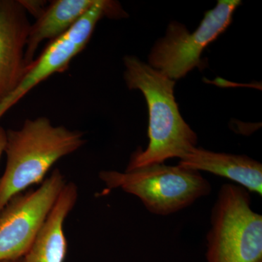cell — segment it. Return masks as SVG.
Here are the masks:
<instances>
[{
    "instance_id": "cell-1",
    "label": "cell",
    "mask_w": 262,
    "mask_h": 262,
    "mask_svg": "<svg viewBox=\"0 0 262 262\" xmlns=\"http://www.w3.org/2000/svg\"><path fill=\"white\" fill-rule=\"evenodd\" d=\"M124 80L129 90H139L145 98L149 113L145 149L130 156L126 170L182 158L196 146L198 136L183 118L174 96L175 81L134 56H125Z\"/></svg>"
},
{
    "instance_id": "cell-2",
    "label": "cell",
    "mask_w": 262,
    "mask_h": 262,
    "mask_svg": "<svg viewBox=\"0 0 262 262\" xmlns=\"http://www.w3.org/2000/svg\"><path fill=\"white\" fill-rule=\"evenodd\" d=\"M83 134L54 126L47 117L27 119L6 131V166L0 178V212L13 196L43 182L51 167L84 145Z\"/></svg>"
},
{
    "instance_id": "cell-3",
    "label": "cell",
    "mask_w": 262,
    "mask_h": 262,
    "mask_svg": "<svg viewBox=\"0 0 262 262\" xmlns=\"http://www.w3.org/2000/svg\"><path fill=\"white\" fill-rule=\"evenodd\" d=\"M206 262H262V215L251 208L250 192L225 184L212 207Z\"/></svg>"
},
{
    "instance_id": "cell-4",
    "label": "cell",
    "mask_w": 262,
    "mask_h": 262,
    "mask_svg": "<svg viewBox=\"0 0 262 262\" xmlns=\"http://www.w3.org/2000/svg\"><path fill=\"white\" fill-rule=\"evenodd\" d=\"M99 178L108 189H121L138 196L152 214L168 215L182 211L211 192L201 172L177 165L154 164L134 170H103Z\"/></svg>"
},
{
    "instance_id": "cell-5",
    "label": "cell",
    "mask_w": 262,
    "mask_h": 262,
    "mask_svg": "<svg viewBox=\"0 0 262 262\" xmlns=\"http://www.w3.org/2000/svg\"><path fill=\"white\" fill-rule=\"evenodd\" d=\"M241 4L239 0H220L214 8L206 12L193 32L179 22H170L165 35L151 48L148 64L174 81L194 68L202 69L203 51L227 30Z\"/></svg>"
},
{
    "instance_id": "cell-6",
    "label": "cell",
    "mask_w": 262,
    "mask_h": 262,
    "mask_svg": "<svg viewBox=\"0 0 262 262\" xmlns=\"http://www.w3.org/2000/svg\"><path fill=\"white\" fill-rule=\"evenodd\" d=\"M127 16L117 2L96 0L94 6L68 32L52 40L40 56L27 67L18 87L0 103V118L38 84L53 74L66 70L71 61L85 48L101 19Z\"/></svg>"
},
{
    "instance_id": "cell-7",
    "label": "cell",
    "mask_w": 262,
    "mask_h": 262,
    "mask_svg": "<svg viewBox=\"0 0 262 262\" xmlns=\"http://www.w3.org/2000/svg\"><path fill=\"white\" fill-rule=\"evenodd\" d=\"M66 185L58 169L35 190L17 194L0 212V261L23 258Z\"/></svg>"
},
{
    "instance_id": "cell-8",
    "label": "cell",
    "mask_w": 262,
    "mask_h": 262,
    "mask_svg": "<svg viewBox=\"0 0 262 262\" xmlns=\"http://www.w3.org/2000/svg\"><path fill=\"white\" fill-rule=\"evenodd\" d=\"M30 27L20 0H0V103L25 75L24 56Z\"/></svg>"
},
{
    "instance_id": "cell-9",
    "label": "cell",
    "mask_w": 262,
    "mask_h": 262,
    "mask_svg": "<svg viewBox=\"0 0 262 262\" xmlns=\"http://www.w3.org/2000/svg\"><path fill=\"white\" fill-rule=\"evenodd\" d=\"M178 165L229 179L250 193L262 195L261 163L246 155L215 152L195 146L181 158Z\"/></svg>"
},
{
    "instance_id": "cell-10",
    "label": "cell",
    "mask_w": 262,
    "mask_h": 262,
    "mask_svg": "<svg viewBox=\"0 0 262 262\" xmlns=\"http://www.w3.org/2000/svg\"><path fill=\"white\" fill-rule=\"evenodd\" d=\"M78 198L77 185L66 184L44 225L22 262H64L67 241L63 224Z\"/></svg>"
},
{
    "instance_id": "cell-11",
    "label": "cell",
    "mask_w": 262,
    "mask_h": 262,
    "mask_svg": "<svg viewBox=\"0 0 262 262\" xmlns=\"http://www.w3.org/2000/svg\"><path fill=\"white\" fill-rule=\"evenodd\" d=\"M96 0H56L31 24L26 46V67L34 60L39 45L46 39H56L69 30L96 3ZM27 70V69H26Z\"/></svg>"
},
{
    "instance_id": "cell-12",
    "label": "cell",
    "mask_w": 262,
    "mask_h": 262,
    "mask_svg": "<svg viewBox=\"0 0 262 262\" xmlns=\"http://www.w3.org/2000/svg\"><path fill=\"white\" fill-rule=\"evenodd\" d=\"M5 144H6V131L3 127L0 126V158L5 151Z\"/></svg>"
},
{
    "instance_id": "cell-13",
    "label": "cell",
    "mask_w": 262,
    "mask_h": 262,
    "mask_svg": "<svg viewBox=\"0 0 262 262\" xmlns=\"http://www.w3.org/2000/svg\"><path fill=\"white\" fill-rule=\"evenodd\" d=\"M0 262H22V258H18V259L6 260V261H3Z\"/></svg>"
}]
</instances>
